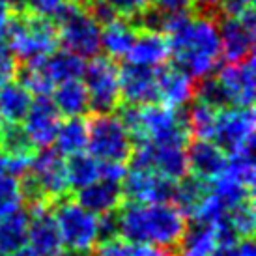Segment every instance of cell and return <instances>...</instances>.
Masks as SVG:
<instances>
[{"mask_svg":"<svg viewBox=\"0 0 256 256\" xmlns=\"http://www.w3.org/2000/svg\"><path fill=\"white\" fill-rule=\"evenodd\" d=\"M120 236L133 245H150L176 252L184 238L187 217L176 206L166 204H135L118 208Z\"/></svg>","mask_w":256,"mask_h":256,"instance_id":"obj_1","label":"cell"},{"mask_svg":"<svg viewBox=\"0 0 256 256\" xmlns=\"http://www.w3.org/2000/svg\"><path fill=\"white\" fill-rule=\"evenodd\" d=\"M166 38L174 64L189 73L194 80L217 72L220 64V42L215 17L191 15L184 26Z\"/></svg>","mask_w":256,"mask_h":256,"instance_id":"obj_2","label":"cell"},{"mask_svg":"<svg viewBox=\"0 0 256 256\" xmlns=\"http://www.w3.org/2000/svg\"><path fill=\"white\" fill-rule=\"evenodd\" d=\"M19 64L36 62L58 49V28L49 17L28 12L14 14L2 32Z\"/></svg>","mask_w":256,"mask_h":256,"instance_id":"obj_3","label":"cell"},{"mask_svg":"<svg viewBox=\"0 0 256 256\" xmlns=\"http://www.w3.org/2000/svg\"><path fill=\"white\" fill-rule=\"evenodd\" d=\"M66 256H92L98 245V215L66 196L50 202Z\"/></svg>","mask_w":256,"mask_h":256,"instance_id":"obj_4","label":"cell"},{"mask_svg":"<svg viewBox=\"0 0 256 256\" xmlns=\"http://www.w3.org/2000/svg\"><path fill=\"white\" fill-rule=\"evenodd\" d=\"M52 21L58 28V43L62 49L90 60L101 52V26L92 15L75 0H66Z\"/></svg>","mask_w":256,"mask_h":256,"instance_id":"obj_5","label":"cell"},{"mask_svg":"<svg viewBox=\"0 0 256 256\" xmlns=\"http://www.w3.org/2000/svg\"><path fill=\"white\" fill-rule=\"evenodd\" d=\"M118 72L120 66L116 64V60L101 54L90 58V62L84 66L82 82L88 92L90 112L112 114L120 108L122 96Z\"/></svg>","mask_w":256,"mask_h":256,"instance_id":"obj_6","label":"cell"},{"mask_svg":"<svg viewBox=\"0 0 256 256\" xmlns=\"http://www.w3.org/2000/svg\"><path fill=\"white\" fill-rule=\"evenodd\" d=\"M86 150L98 161L128 163L133 152V140L116 114H94L88 120Z\"/></svg>","mask_w":256,"mask_h":256,"instance_id":"obj_7","label":"cell"},{"mask_svg":"<svg viewBox=\"0 0 256 256\" xmlns=\"http://www.w3.org/2000/svg\"><path fill=\"white\" fill-rule=\"evenodd\" d=\"M144 140L156 146H182L189 142V129L185 122V108L166 107L163 103H152L140 107Z\"/></svg>","mask_w":256,"mask_h":256,"instance_id":"obj_8","label":"cell"},{"mask_svg":"<svg viewBox=\"0 0 256 256\" xmlns=\"http://www.w3.org/2000/svg\"><path fill=\"white\" fill-rule=\"evenodd\" d=\"M217 30L220 42V60L236 64L254 54V8H250L240 17H217Z\"/></svg>","mask_w":256,"mask_h":256,"instance_id":"obj_9","label":"cell"},{"mask_svg":"<svg viewBox=\"0 0 256 256\" xmlns=\"http://www.w3.org/2000/svg\"><path fill=\"white\" fill-rule=\"evenodd\" d=\"M254 110L252 107H228L217 112L214 140L224 154L254 146Z\"/></svg>","mask_w":256,"mask_h":256,"instance_id":"obj_10","label":"cell"},{"mask_svg":"<svg viewBox=\"0 0 256 256\" xmlns=\"http://www.w3.org/2000/svg\"><path fill=\"white\" fill-rule=\"evenodd\" d=\"M28 174L34 178L49 202L66 196L70 191L68 174H66V157L58 154L52 146L34 152V156L30 159Z\"/></svg>","mask_w":256,"mask_h":256,"instance_id":"obj_11","label":"cell"},{"mask_svg":"<svg viewBox=\"0 0 256 256\" xmlns=\"http://www.w3.org/2000/svg\"><path fill=\"white\" fill-rule=\"evenodd\" d=\"M176 182L152 170H128L122 180V196L135 204H166L172 202Z\"/></svg>","mask_w":256,"mask_h":256,"instance_id":"obj_12","label":"cell"},{"mask_svg":"<svg viewBox=\"0 0 256 256\" xmlns=\"http://www.w3.org/2000/svg\"><path fill=\"white\" fill-rule=\"evenodd\" d=\"M28 245L40 256H60L64 252L62 238L50 202L28 208Z\"/></svg>","mask_w":256,"mask_h":256,"instance_id":"obj_13","label":"cell"},{"mask_svg":"<svg viewBox=\"0 0 256 256\" xmlns=\"http://www.w3.org/2000/svg\"><path fill=\"white\" fill-rule=\"evenodd\" d=\"M118 78H120L122 103L136 105V107L159 103L157 78L154 68L126 62L118 72Z\"/></svg>","mask_w":256,"mask_h":256,"instance_id":"obj_14","label":"cell"},{"mask_svg":"<svg viewBox=\"0 0 256 256\" xmlns=\"http://www.w3.org/2000/svg\"><path fill=\"white\" fill-rule=\"evenodd\" d=\"M219 72L215 77L220 80L228 94L232 107H252L256 92V72H254V54L243 62L228 64L217 68Z\"/></svg>","mask_w":256,"mask_h":256,"instance_id":"obj_15","label":"cell"},{"mask_svg":"<svg viewBox=\"0 0 256 256\" xmlns=\"http://www.w3.org/2000/svg\"><path fill=\"white\" fill-rule=\"evenodd\" d=\"M24 129L36 148H49L54 142L58 128L62 124V114L58 112L49 96H40L32 101L24 116Z\"/></svg>","mask_w":256,"mask_h":256,"instance_id":"obj_16","label":"cell"},{"mask_svg":"<svg viewBox=\"0 0 256 256\" xmlns=\"http://www.w3.org/2000/svg\"><path fill=\"white\" fill-rule=\"evenodd\" d=\"M159 103L166 107L182 108L194 98V78L174 62L159 66L156 70Z\"/></svg>","mask_w":256,"mask_h":256,"instance_id":"obj_17","label":"cell"},{"mask_svg":"<svg viewBox=\"0 0 256 256\" xmlns=\"http://www.w3.org/2000/svg\"><path fill=\"white\" fill-rule=\"evenodd\" d=\"M185 156H187V168L196 178L214 182L215 178L224 174L226 154L214 140L194 138L191 142H187Z\"/></svg>","mask_w":256,"mask_h":256,"instance_id":"obj_18","label":"cell"},{"mask_svg":"<svg viewBox=\"0 0 256 256\" xmlns=\"http://www.w3.org/2000/svg\"><path fill=\"white\" fill-rule=\"evenodd\" d=\"M168 58H170V45H168L166 34L157 32V30L138 28L135 42L131 45L126 60L131 64L146 66V68L157 70L159 66L166 64Z\"/></svg>","mask_w":256,"mask_h":256,"instance_id":"obj_19","label":"cell"},{"mask_svg":"<svg viewBox=\"0 0 256 256\" xmlns=\"http://www.w3.org/2000/svg\"><path fill=\"white\" fill-rule=\"evenodd\" d=\"M75 200L94 215H103L118 212V208L124 202V196H122L120 184H110L98 178L94 184L78 189Z\"/></svg>","mask_w":256,"mask_h":256,"instance_id":"obj_20","label":"cell"},{"mask_svg":"<svg viewBox=\"0 0 256 256\" xmlns=\"http://www.w3.org/2000/svg\"><path fill=\"white\" fill-rule=\"evenodd\" d=\"M136 32L138 28L135 26V22L126 17H116L112 21L101 24V50L105 52V56L118 62L128 56L129 49L135 42Z\"/></svg>","mask_w":256,"mask_h":256,"instance_id":"obj_21","label":"cell"},{"mask_svg":"<svg viewBox=\"0 0 256 256\" xmlns=\"http://www.w3.org/2000/svg\"><path fill=\"white\" fill-rule=\"evenodd\" d=\"M50 100L58 108V112L72 118V116H84L90 112V101H88V92L86 86L80 78H73V80H64L58 82L52 92H50Z\"/></svg>","mask_w":256,"mask_h":256,"instance_id":"obj_22","label":"cell"},{"mask_svg":"<svg viewBox=\"0 0 256 256\" xmlns=\"http://www.w3.org/2000/svg\"><path fill=\"white\" fill-rule=\"evenodd\" d=\"M208 194H210V182L196 178L192 174H185L184 178L178 180L174 185L170 204H174L184 217L192 219L200 206L204 204V200L208 198Z\"/></svg>","mask_w":256,"mask_h":256,"instance_id":"obj_23","label":"cell"},{"mask_svg":"<svg viewBox=\"0 0 256 256\" xmlns=\"http://www.w3.org/2000/svg\"><path fill=\"white\" fill-rule=\"evenodd\" d=\"M86 144H88V120L84 116H72L60 124L52 146L64 157H72L75 154L86 152Z\"/></svg>","mask_w":256,"mask_h":256,"instance_id":"obj_24","label":"cell"},{"mask_svg":"<svg viewBox=\"0 0 256 256\" xmlns=\"http://www.w3.org/2000/svg\"><path fill=\"white\" fill-rule=\"evenodd\" d=\"M215 249H217V240H215L214 224L206 220L192 219L191 224L185 226L184 238L176 252L191 256H212Z\"/></svg>","mask_w":256,"mask_h":256,"instance_id":"obj_25","label":"cell"},{"mask_svg":"<svg viewBox=\"0 0 256 256\" xmlns=\"http://www.w3.org/2000/svg\"><path fill=\"white\" fill-rule=\"evenodd\" d=\"M28 212L17 208L12 214L0 217V254L26 247L28 242Z\"/></svg>","mask_w":256,"mask_h":256,"instance_id":"obj_26","label":"cell"},{"mask_svg":"<svg viewBox=\"0 0 256 256\" xmlns=\"http://www.w3.org/2000/svg\"><path fill=\"white\" fill-rule=\"evenodd\" d=\"M32 101L34 96L19 80H8L0 86V116L4 122H22Z\"/></svg>","mask_w":256,"mask_h":256,"instance_id":"obj_27","label":"cell"},{"mask_svg":"<svg viewBox=\"0 0 256 256\" xmlns=\"http://www.w3.org/2000/svg\"><path fill=\"white\" fill-rule=\"evenodd\" d=\"M42 64L43 70L47 72L50 80L56 86L58 82H64V80L82 78L86 62L84 58L77 56L75 52H70L66 49H56L52 50L49 56L43 58Z\"/></svg>","mask_w":256,"mask_h":256,"instance_id":"obj_28","label":"cell"},{"mask_svg":"<svg viewBox=\"0 0 256 256\" xmlns=\"http://www.w3.org/2000/svg\"><path fill=\"white\" fill-rule=\"evenodd\" d=\"M152 170L172 180V182L182 180L185 174H189L185 148H182V146H156L154 144Z\"/></svg>","mask_w":256,"mask_h":256,"instance_id":"obj_29","label":"cell"},{"mask_svg":"<svg viewBox=\"0 0 256 256\" xmlns=\"http://www.w3.org/2000/svg\"><path fill=\"white\" fill-rule=\"evenodd\" d=\"M98 166H100V161L90 156V154H84V152L68 157V161H66V174H68V187H70V191L77 192L78 189L94 184L98 180Z\"/></svg>","mask_w":256,"mask_h":256,"instance_id":"obj_30","label":"cell"},{"mask_svg":"<svg viewBox=\"0 0 256 256\" xmlns=\"http://www.w3.org/2000/svg\"><path fill=\"white\" fill-rule=\"evenodd\" d=\"M217 108L210 107L202 101L194 100L185 110V122H187V129L189 135L194 138H206L212 140L215 131V122H217Z\"/></svg>","mask_w":256,"mask_h":256,"instance_id":"obj_31","label":"cell"},{"mask_svg":"<svg viewBox=\"0 0 256 256\" xmlns=\"http://www.w3.org/2000/svg\"><path fill=\"white\" fill-rule=\"evenodd\" d=\"M0 150L6 157H32L36 146L30 140L22 122H6L0 135Z\"/></svg>","mask_w":256,"mask_h":256,"instance_id":"obj_32","label":"cell"},{"mask_svg":"<svg viewBox=\"0 0 256 256\" xmlns=\"http://www.w3.org/2000/svg\"><path fill=\"white\" fill-rule=\"evenodd\" d=\"M210 194L224 212H228L238 204H242L243 200L252 198V189L238 184L232 178H228L226 174H222L214 182H210Z\"/></svg>","mask_w":256,"mask_h":256,"instance_id":"obj_33","label":"cell"},{"mask_svg":"<svg viewBox=\"0 0 256 256\" xmlns=\"http://www.w3.org/2000/svg\"><path fill=\"white\" fill-rule=\"evenodd\" d=\"M256 166H254V146H247L238 152L226 154V168L224 174L232 178L238 184L245 185L252 189L256 178Z\"/></svg>","mask_w":256,"mask_h":256,"instance_id":"obj_34","label":"cell"},{"mask_svg":"<svg viewBox=\"0 0 256 256\" xmlns=\"http://www.w3.org/2000/svg\"><path fill=\"white\" fill-rule=\"evenodd\" d=\"M198 80L200 82L194 86V98L196 100L210 105V107L217 108V110L232 107L224 86L220 84V80L215 75H208V77L198 78Z\"/></svg>","mask_w":256,"mask_h":256,"instance_id":"obj_35","label":"cell"},{"mask_svg":"<svg viewBox=\"0 0 256 256\" xmlns=\"http://www.w3.org/2000/svg\"><path fill=\"white\" fill-rule=\"evenodd\" d=\"M226 217L240 240H243V238H252V232H254V226H256L254 202H252V198L243 200L242 204H238L232 210H228Z\"/></svg>","mask_w":256,"mask_h":256,"instance_id":"obj_36","label":"cell"},{"mask_svg":"<svg viewBox=\"0 0 256 256\" xmlns=\"http://www.w3.org/2000/svg\"><path fill=\"white\" fill-rule=\"evenodd\" d=\"M22 206V194L19 187V178L12 174L0 176V217L12 214L17 208Z\"/></svg>","mask_w":256,"mask_h":256,"instance_id":"obj_37","label":"cell"},{"mask_svg":"<svg viewBox=\"0 0 256 256\" xmlns=\"http://www.w3.org/2000/svg\"><path fill=\"white\" fill-rule=\"evenodd\" d=\"M17 72H19V60L15 58L6 36L0 34V84L14 80Z\"/></svg>","mask_w":256,"mask_h":256,"instance_id":"obj_38","label":"cell"},{"mask_svg":"<svg viewBox=\"0 0 256 256\" xmlns=\"http://www.w3.org/2000/svg\"><path fill=\"white\" fill-rule=\"evenodd\" d=\"M94 250L96 256H135V245L124 240L122 236L100 243Z\"/></svg>","mask_w":256,"mask_h":256,"instance_id":"obj_39","label":"cell"},{"mask_svg":"<svg viewBox=\"0 0 256 256\" xmlns=\"http://www.w3.org/2000/svg\"><path fill=\"white\" fill-rule=\"evenodd\" d=\"M120 236V220L118 214L110 212V214L98 215V243L108 242L112 238Z\"/></svg>","mask_w":256,"mask_h":256,"instance_id":"obj_40","label":"cell"},{"mask_svg":"<svg viewBox=\"0 0 256 256\" xmlns=\"http://www.w3.org/2000/svg\"><path fill=\"white\" fill-rule=\"evenodd\" d=\"M105 2L116 12L118 17H126V19L136 17L152 4V0H105Z\"/></svg>","mask_w":256,"mask_h":256,"instance_id":"obj_41","label":"cell"},{"mask_svg":"<svg viewBox=\"0 0 256 256\" xmlns=\"http://www.w3.org/2000/svg\"><path fill=\"white\" fill-rule=\"evenodd\" d=\"M152 6L166 15L192 14L194 12V0H152Z\"/></svg>","mask_w":256,"mask_h":256,"instance_id":"obj_42","label":"cell"},{"mask_svg":"<svg viewBox=\"0 0 256 256\" xmlns=\"http://www.w3.org/2000/svg\"><path fill=\"white\" fill-rule=\"evenodd\" d=\"M126 164L116 163V161H100L98 166V178L110 182V184H122V180L126 176Z\"/></svg>","mask_w":256,"mask_h":256,"instance_id":"obj_43","label":"cell"},{"mask_svg":"<svg viewBox=\"0 0 256 256\" xmlns=\"http://www.w3.org/2000/svg\"><path fill=\"white\" fill-rule=\"evenodd\" d=\"M64 2H66V0H26L24 12L52 19V17H54V14L60 10V6H62Z\"/></svg>","mask_w":256,"mask_h":256,"instance_id":"obj_44","label":"cell"},{"mask_svg":"<svg viewBox=\"0 0 256 256\" xmlns=\"http://www.w3.org/2000/svg\"><path fill=\"white\" fill-rule=\"evenodd\" d=\"M212 256H256L252 238H243L242 242L234 243L230 247H217Z\"/></svg>","mask_w":256,"mask_h":256,"instance_id":"obj_45","label":"cell"},{"mask_svg":"<svg viewBox=\"0 0 256 256\" xmlns=\"http://www.w3.org/2000/svg\"><path fill=\"white\" fill-rule=\"evenodd\" d=\"M250 8H254V0H222L219 17H240Z\"/></svg>","mask_w":256,"mask_h":256,"instance_id":"obj_46","label":"cell"},{"mask_svg":"<svg viewBox=\"0 0 256 256\" xmlns=\"http://www.w3.org/2000/svg\"><path fill=\"white\" fill-rule=\"evenodd\" d=\"M222 0H194V12L206 17H219Z\"/></svg>","mask_w":256,"mask_h":256,"instance_id":"obj_47","label":"cell"},{"mask_svg":"<svg viewBox=\"0 0 256 256\" xmlns=\"http://www.w3.org/2000/svg\"><path fill=\"white\" fill-rule=\"evenodd\" d=\"M14 15V8H12V0H0V34L4 32L6 24L10 22Z\"/></svg>","mask_w":256,"mask_h":256,"instance_id":"obj_48","label":"cell"},{"mask_svg":"<svg viewBox=\"0 0 256 256\" xmlns=\"http://www.w3.org/2000/svg\"><path fill=\"white\" fill-rule=\"evenodd\" d=\"M135 256H172V252L150 245H135Z\"/></svg>","mask_w":256,"mask_h":256,"instance_id":"obj_49","label":"cell"},{"mask_svg":"<svg viewBox=\"0 0 256 256\" xmlns=\"http://www.w3.org/2000/svg\"><path fill=\"white\" fill-rule=\"evenodd\" d=\"M2 256H40L36 250H32L30 247H21V249L14 250V252H8V254H2Z\"/></svg>","mask_w":256,"mask_h":256,"instance_id":"obj_50","label":"cell"},{"mask_svg":"<svg viewBox=\"0 0 256 256\" xmlns=\"http://www.w3.org/2000/svg\"><path fill=\"white\" fill-rule=\"evenodd\" d=\"M6 161H8L6 154L0 150V176H2V174H6Z\"/></svg>","mask_w":256,"mask_h":256,"instance_id":"obj_51","label":"cell"},{"mask_svg":"<svg viewBox=\"0 0 256 256\" xmlns=\"http://www.w3.org/2000/svg\"><path fill=\"white\" fill-rule=\"evenodd\" d=\"M4 124H6V122H4V118L0 116V135H2V129H4Z\"/></svg>","mask_w":256,"mask_h":256,"instance_id":"obj_52","label":"cell"},{"mask_svg":"<svg viewBox=\"0 0 256 256\" xmlns=\"http://www.w3.org/2000/svg\"><path fill=\"white\" fill-rule=\"evenodd\" d=\"M75 2H78V4H80V6L84 8L86 4H88V2H90V0H75Z\"/></svg>","mask_w":256,"mask_h":256,"instance_id":"obj_53","label":"cell"},{"mask_svg":"<svg viewBox=\"0 0 256 256\" xmlns=\"http://www.w3.org/2000/svg\"><path fill=\"white\" fill-rule=\"evenodd\" d=\"M0 256H2V254H0Z\"/></svg>","mask_w":256,"mask_h":256,"instance_id":"obj_54","label":"cell"},{"mask_svg":"<svg viewBox=\"0 0 256 256\" xmlns=\"http://www.w3.org/2000/svg\"><path fill=\"white\" fill-rule=\"evenodd\" d=\"M0 86H2V84H0Z\"/></svg>","mask_w":256,"mask_h":256,"instance_id":"obj_55","label":"cell"}]
</instances>
